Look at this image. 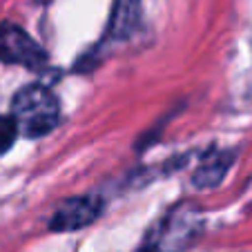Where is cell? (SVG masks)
<instances>
[{"instance_id":"6da1fadb","label":"cell","mask_w":252,"mask_h":252,"mask_svg":"<svg viewBox=\"0 0 252 252\" xmlns=\"http://www.w3.org/2000/svg\"><path fill=\"white\" fill-rule=\"evenodd\" d=\"M11 119L18 127V134L23 136H45L58 123V103L49 90L40 85H29L14 96Z\"/></svg>"},{"instance_id":"7a4b0ae2","label":"cell","mask_w":252,"mask_h":252,"mask_svg":"<svg viewBox=\"0 0 252 252\" xmlns=\"http://www.w3.org/2000/svg\"><path fill=\"white\" fill-rule=\"evenodd\" d=\"M0 61L9 65L38 67L47 61L43 47L14 23L0 25Z\"/></svg>"},{"instance_id":"3957f363","label":"cell","mask_w":252,"mask_h":252,"mask_svg":"<svg viewBox=\"0 0 252 252\" xmlns=\"http://www.w3.org/2000/svg\"><path fill=\"white\" fill-rule=\"evenodd\" d=\"M100 210H103V201L98 196H74V199L63 201L56 208L52 221H49V228L54 232L81 230L98 219Z\"/></svg>"},{"instance_id":"277c9868","label":"cell","mask_w":252,"mask_h":252,"mask_svg":"<svg viewBox=\"0 0 252 252\" xmlns=\"http://www.w3.org/2000/svg\"><path fill=\"white\" fill-rule=\"evenodd\" d=\"M194 230L196 225L192 223L190 214H172L150 234L141 252H179L194 237Z\"/></svg>"},{"instance_id":"5b68a950","label":"cell","mask_w":252,"mask_h":252,"mask_svg":"<svg viewBox=\"0 0 252 252\" xmlns=\"http://www.w3.org/2000/svg\"><path fill=\"white\" fill-rule=\"evenodd\" d=\"M230 167V157L228 154H214L212 158L203 163L194 174V186L199 188H212L223 179V174Z\"/></svg>"},{"instance_id":"8992f818","label":"cell","mask_w":252,"mask_h":252,"mask_svg":"<svg viewBox=\"0 0 252 252\" xmlns=\"http://www.w3.org/2000/svg\"><path fill=\"white\" fill-rule=\"evenodd\" d=\"M138 16V0H116L114 14H112V33L123 36L132 29Z\"/></svg>"},{"instance_id":"52a82bcc","label":"cell","mask_w":252,"mask_h":252,"mask_svg":"<svg viewBox=\"0 0 252 252\" xmlns=\"http://www.w3.org/2000/svg\"><path fill=\"white\" fill-rule=\"evenodd\" d=\"M16 136H18V127H16L14 119L11 116H0V154H5L14 145Z\"/></svg>"}]
</instances>
